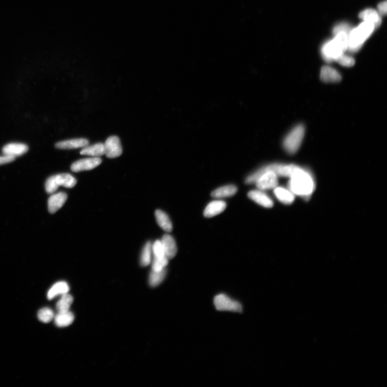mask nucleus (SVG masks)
Wrapping results in <instances>:
<instances>
[{
	"instance_id": "nucleus-20",
	"label": "nucleus",
	"mask_w": 387,
	"mask_h": 387,
	"mask_svg": "<svg viewBox=\"0 0 387 387\" xmlns=\"http://www.w3.org/2000/svg\"><path fill=\"white\" fill-rule=\"evenodd\" d=\"M82 155L99 157L105 155L104 144L99 143L85 147L80 151Z\"/></svg>"
},
{
	"instance_id": "nucleus-17",
	"label": "nucleus",
	"mask_w": 387,
	"mask_h": 387,
	"mask_svg": "<svg viewBox=\"0 0 387 387\" xmlns=\"http://www.w3.org/2000/svg\"><path fill=\"white\" fill-rule=\"evenodd\" d=\"M69 291V287L67 282L65 281L57 282L48 291L47 298L51 300L57 296H63L64 294L68 293Z\"/></svg>"
},
{
	"instance_id": "nucleus-21",
	"label": "nucleus",
	"mask_w": 387,
	"mask_h": 387,
	"mask_svg": "<svg viewBox=\"0 0 387 387\" xmlns=\"http://www.w3.org/2000/svg\"><path fill=\"white\" fill-rule=\"evenodd\" d=\"M274 192L277 199L284 204H291L295 199L294 194L291 190L284 188L276 187L274 189Z\"/></svg>"
},
{
	"instance_id": "nucleus-1",
	"label": "nucleus",
	"mask_w": 387,
	"mask_h": 387,
	"mask_svg": "<svg viewBox=\"0 0 387 387\" xmlns=\"http://www.w3.org/2000/svg\"><path fill=\"white\" fill-rule=\"evenodd\" d=\"M290 178L289 187L294 194L308 197L313 193L315 188L314 179L306 170L297 166Z\"/></svg>"
},
{
	"instance_id": "nucleus-15",
	"label": "nucleus",
	"mask_w": 387,
	"mask_h": 387,
	"mask_svg": "<svg viewBox=\"0 0 387 387\" xmlns=\"http://www.w3.org/2000/svg\"><path fill=\"white\" fill-rule=\"evenodd\" d=\"M226 206L227 205L224 201H212L206 206L204 211V216L207 218L215 216L224 211Z\"/></svg>"
},
{
	"instance_id": "nucleus-24",
	"label": "nucleus",
	"mask_w": 387,
	"mask_h": 387,
	"mask_svg": "<svg viewBox=\"0 0 387 387\" xmlns=\"http://www.w3.org/2000/svg\"><path fill=\"white\" fill-rule=\"evenodd\" d=\"M166 275V270L163 269L160 271H152L149 276V284L152 287H157L164 280Z\"/></svg>"
},
{
	"instance_id": "nucleus-26",
	"label": "nucleus",
	"mask_w": 387,
	"mask_h": 387,
	"mask_svg": "<svg viewBox=\"0 0 387 387\" xmlns=\"http://www.w3.org/2000/svg\"><path fill=\"white\" fill-rule=\"evenodd\" d=\"M53 310L48 308L41 309L38 313V318L43 323H48L54 318Z\"/></svg>"
},
{
	"instance_id": "nucleus-31",
	"label": "nucleus",
	"mask_w": 387,
	"mask_h": 387,
	"mask_svg": "<svg viewBox=\"0 0 387 387\" xmlns=\"http://www.w3.org/2000/svg\"><path fill=\"white\" fill-rule=\"evenodd\" d=\"M352 30L351 26L347 23H342L335 26L333 29V33L336 35L340 32H344L349 35Z\"/></svg>"
},
{
	"instance_id": "nucleus-6",
	"label": "nucleus",
	"mask_w": 387,
	"mask_h": 387,
	"mask_svg": "<svg viewBox=\"0 0 387 387\" xmlns=\"http://www.w3.org/2000/svg\"><path fill=\"white\" fill-rule=\"evenodd\" d=\"M343 53L344 52L334 39L326 43L321 48L323 58L328 63L336 61Z\"/></svg>"
},
{
	"instance_id": "nucleus-5",
	"label": "nucleus",
	"mask_w": 387,
	"mask_h": 387,
	"mask_svg": "<svg viewBox=\"0 0 387 387\" xmlns=\"http://www.w3.org/2000/svg\"><path fill=\"white\" fill-rule=\"evenodd\" d=\"M214 304L216 308L220 311L241 313L243 310L241 303L225 294L217 296L214 298Z\"/></svg>"
},
{
	"instance_id": "nucleus-27",
	"label": "nucleus",
	"mask_w": 387,
	"mask_h": 387,
	"mask_svg": "<svg viewBox=\"0 0 387 387\" xmlns=\"http://www.w3.org/2000/svg\"><path fill=\"white\" fill-rule=\"evenodd\" d=\"M334 40L338 45L345 52L347 50L348 46V35L344 32H340L335 35Z\"/></svg>"
},
{
	"instance_id": "nucleus-32",
	"label": "nucleus",
	"mask_w": 387,
	"mask_h": 387,
	"mask_svg": "<svg viewBox=\"0 0 387 387\" xmlns=\"http://www.w3.org/2000/svg\"><path fill=\"white\" fill-rule=\"evenodd\" d=\"M15 158L13 157L4 156L0 157V165L5 164L14 161Z\"/></svg>"
},
{
	"instance_id": "nucleus-3",
	"label": "nucleus",
	"mask_w": 387,
	"mask_h": 387,
	"mask_svg": "<svg viewBox=\"0 0 387 387\" xmlns=\"http://www.w3.org/2000/svg\"><path fill=\"white\" fill-rule=\"evenodd\" d=\"M305 134V127L299 124L291 130L283 141L284 149L290 154H294L300 148Z\"/></svg>"
},
{
	"instance_id": "nucleus-12",
	"label": "nucleus",
	"mask_w": 387,
	"mask_h": 387,
	"mask_svg": "<svg viewBox=\"0 0 387 387\" xmlns=\"http://www.w3.org/2000/svg\"><path fill=\"white\" fill-rule=\"evenodd\" d=\"M320 78L325 83H338L341 80V74L334 68L329 66H324L321 68Z\"/></svg>"
},
{
	"instance_id": "nucleus-29",
	"label": "nucleus",
	"mask_w": 387,
	"mask_h": 387,
	"mask_svg": "<svg viewBox=\"0 0 387 387\" xmlns=\"http://www.w3.org/2000/svg\"><path fill=\"white\" fill-rule=\"evenodd\" d=\"M152 250L155 258H162L165 256L164 250L159 240H157L153 245H152Z\"/></svg>"
},
{
	"instance_id": "nucleus-7",
	"label": "nucleus",
	"mask_w": 387,
	"mask_h": 387,
	"mask_svg": "<svg viewBox=\"0 0 387 387\" xmlns=\"http://www.w3.org/2000/svg\"><path fill=\"white\" fill-rule=\"evenodd\" d=\"M105 155L109 158L121 156L123 150L121 141L117 136H113L108 138L104 143Z\"/></svg>"
},
{
	"instance_id": "nucleus-10",
	"label": "nucleus",
	"mask_w": 387,
	"mask_h": 387,
	"mask_svg": "<svg viewBox=\"0 0 387 387\" xmlns=\"http://www.w3.org/2000/svg\"><path fill=\"white\" fill-rule=\"evenodd\" d=\"M28 146L23 143H9L5 145L2 149V153L5 156L13 157L24 155L28 151Z\"/></svg>"
},
{
	"instance_id": "nucleus-8",
	"label": "nucleus",
	"mask_w": 387,
	"mask_h": 387,
	"mask_svg": "<svg viewBox=\"0 0 387 387\" xmlns=\"http://www.w3.org/2000/svg\"><path fill=\"white\" fill-rule=\"evenodd\" d=\"M102 160L99 157L86 158L73 163L70 169L74 172L91 170L99 166Z\"/></svg>"
},
{
	"instance_id": "nucleus-14",
	"label": "nucleus",
	"mask_w": 387,
	"mask_h": 387,
	"mask_svg": "<svg viewBox=\"0 0 387 387\" xmlns=\"http://www.w3.org/2000/svg\"><path fill=\"white\" fill-rule=\"evenodd\" d=\"M248 196L256 203L265 208H271L273 206V202L268 195L259 190H252L248 193Z\"/></svg>"
},
{
	"instance_id": "nucleus-16",
	"label": "nucleus",
	"mask_w": 387,
	"mask_h": 387,
	"mask_svg": "<svg viewBox=\"0 0 387 387\" xmlns=\"http://www.w3.org/2000/svg\"><path fill=\"white\" fill-rule=\"evenodd\" d=\"M359 17L364 21L373 24L375 28H378L382 21L379 12L373 9H367L363 11L359 14Z\"/></svg>"
},
{
	"instance_id": "nucleus-4",
	"label": "nucleus",
	"mask_w": 387,
	"mask_h": 387,
	"mask_svg": "<svg viewBox=\"0 0 387 387\" xmlns=\"http://www.w3.org/2000/svg\"><path fill=\"white\" fill-rule=\"evenodd\" d=\"M77 182V180L70 174H57L47 179L46 183V191L48 194H53L60 186L73 188Z\"/></svg>"
},
{
	"instance_id": "nucleus-33",
	"label": "nucleus",
	"mask_w": 387,
	"mask_h": 387,
	"mask_svg": "<svg viewBox=\"0 0 387 387\" xmlns=\"http://www.w3.org/2000/svg\"><path fill=\"white\" fill-rule=\"evenodd\" d=\"M387 1L380 3L378 5L379 13L382 15L387 14Z\"/></svg>"
},
{
	"instance_id": "nucleus-13",
	"label": "nucleus",
	"mask_w": 387,
	"mask_h": 387,
	"mask_svg": "<svg viewBox=\"0 0 387 387\" xmlns=\"http://www.w3.org/2000/svg\"><path fill=\"white\" fill-rule=\"evenodd\" d=\"M89 144L88 140L85 138H79L60 141L56 144V147L60 149L84 148L89 145Z\"/></svg>"
},
{
	"instance_id": "nucleus-18",
	"label": "nucleus",
	"mask_w": 387,
	"mask_h": 387,
	"mask_svg": "<svg viewBox=\"0 0 387 387\" xmlns=\"http://www.w3.org/2000/svg\"><path fill=\"white\" fill-rule=\"evenodd\" d=\"M156 221L162 229L167 232H170L173 229L172 223L170 217L165 212L157 210L155 212Z\"/></svg>"
},
{
	"instance_id": "nucleus-11",
	"label": "nucleus",
	"mask_w": 387,
	"mask_h": 387,
	"mask_svg": "<svg viewBox=\"0 0 387 387\" xmlns=\"http://www.w3.org/2000/svg\"><path fill=\"white\" fill-rule=\"evenodd\" d=\"M166 257L168 259H173L177 254V247L175 240L168 234H164L161 240Z\"/></svg>"
},
{
	"instance_id": "nucleus-30",
	"label": "nucleus",
	"mask_w": 387,
	"mask_h": 387,
	"mask_svg": "<svg viewBox=\"0 0 387 387\" xmlns=\"http://www.w3.org/2000/svg\"><path fill=\"white\" fill-rule=\"evenodd\" d=\"M335 61L345 67H352L355 64V60L350 56L346 55L344 53L338 57Z\"/></svg>"
},
{
	"instance_id": "nucleus-2",
	"label": "nucleus",
	"mask_w": 387,
	"mask_h": 387,
	"mask_svg": "<svg viewBox=\"0 0 387 387\" xmlns=\"http://www.w3.org/2000/svg\"><path fill=\"white\" fill-rule=\"evenodd\" d=\"M375 26L371 23L364 21L356 28L352 29L348 35L347 50L351 52L358 51L364 43L373 33Z\"/></svg>"
},
{
	"instance_id": "nucleus-22",
	"label": "nucleus",
	"mask_w": 387,
	"mask_h": 387,
	"mask_svg": "<svg viewBox=\"0 0 387 387\" xmlns=\"http://www.w3.org/2000/svg\"><path fill=\"white\" fill-rule=\"evenodd\" d=\"M237 192V188L233 185L220 187L214 190L211 193L212 197L215 198H223L230 197Z\"/></svg>"
},
{
	"instance_id": "nucleus-9",
	"label": "nucleus",
	"mask_w": 387,
	"mask_h": 387,
	"mask_svg": "<svg viewBox=\"0 0 387 387\" xmlns=\"http://www.w3.org/2000/svg\"><path fill=\"white\" fill-rule=\"evenodd\" d=\"M68 195L65 193L52 195L48 200V209L51 214L55 213L66 203Z\"/></svg>"
},
{
	"instance_id": "nucleus-25",
	"label": "nucleus",
	"mask_w": 387,
	"mask_h": 387,
	"mask_svg": "<svg viewBox=\"0 0 387 387\" xmlns=\"http://www.w3.org/2000/svg\"><path fill=\"white\" fill-rule=\"evenodd\" d=\"M152 254V244L149 242L145 244L142 252H141L140 259V263L141 266H148L151 264Z\"/></svg>"
},
{
	"instance_id": "nucleus-28",
	"label": "nucleus",
	"mask_w": 387,
	"mask_h": 387,
	"mask_svg": "<svg viewBox=\"0 0 387 387\" xmlns=\"http://www.w3.org/2000/svg\"><path fill=\"white\" fill-rule=\"evenodd\" d=\"M168 260L166 256L162 258L154 257L152 264V271H160L165 269L168 264Z\"/></svg>"
},
{
	"instance_id": "nucleus-19",
	"label": "nucleus",
	"mask_w": 387,
	"mask_h": 387,
	"mask_svg": "<svg viewBox=\"0 0 387 387\" xmlns=\"http://www.w3.org/2000/svg\"><path fill=\"white\" fill-rule=\"evenodd\" d=\"M54 319L56 325L62 328L71 324L74 320V316L68 310L67 312H58L56 316H54Z\"/></svg>"
},
{
	"instance_id": "nucleus-23",
	"label": "nucleus",
	"mask_w": 387,
	"mask_h": 387,
	"mask_svg": "<svg viewBox=\"0 0 387 387\" xmlns=\"http://www.w3.org/2000/svg\"><path fill=\"white\" fill-rule=\"evenodd\" d=\"M73 302V298L72 296L68 293L64 294L56 304V308L58 312L68 311Z\"/></svg>"
}]
</instances>
